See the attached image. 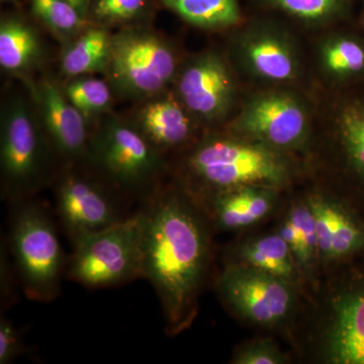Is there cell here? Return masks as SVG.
<instances>
[{"label":"cell","mask_w":364,"mask_h":364,"mask_svg":"<svg viewBox=\"0 0 364 364\" xmlns=\"http://www.w3.org/2000/svg\"><path fill=\"white\" fill-rule=\"evenodd\" d=\"M143 217L141 279L154 287L166 332L188 328L210 262L212 223L195 198L176 181L146 198Z\"/></svg>","instance_id":"1"},{"label":"cell","mask_w":364,"mask_h":364,"mask_svg":"<svg viewBox=\"0 0 364 364\" xmlns=\"http://www.w3.org/2000/svg\"><path fill=\"white\" fill-rule=\"evenodd\" d=\"M306 177L303 157L279 152L221 128L205 131L181 153L173 181L200 203L247 186L286 191Z\"/></svg>","instance_id":"2"},{"label":"cell","mask_w":364,"mask_h":364,"mask_svg":"<svg viewBox=\"0 0 364 364\" xmlns=\"http://www.w3.org/2000/svg\"><path fill=\"white\" fill-rule=\"evenodd\" d=\"M313 95L315 128L304 157L308 177L342 196L364 217V81Z\"/></svg>","instance_id":"3"},{"label":"cell","mask_w":364,"mask_h":364,"mask_svg":"<svg viewBox=\"0 0 364 364\" xmlns=\"http://www.w3.org/2000/svg\"><path fill=\"white\" fill-rule=\"evenodd\" d=\"M225 35V52L246 86H289L313 93L306 39L286 21L247 11Z\"/></svg>","instance_id":"4"},{"label":"cell","mask_w":364,"mask_h":364,"mask_svg":"<svg viewBox=\"0 0 364 364\" xmlns=\"http://www.w3.org/2000/svg\"><path fill=\"white\" fill-rule=\"evenodd\" d=\"M316 100L289 86H246L228 131L272 149L305 157L312 141Z\"/></svg>","instance_id":"5"},{"label":"cell","mask_w":364,"mask_h":364,"mask_svg":"<svg viewBox=\"0 0 364 364\" xmlns=\"http://www.w3.org/2000/svg\"><path fill=\"white\" fill-rule=\"evenodd\" d=\"M30 198L14 203L7 246L26 296L49 303L61 291L65 254L49 210Z\"/></svg>","instance_id":"6"},{"label":"cell","mask_w":364,"mask_h":364,"mask_svg":"<svg viewBox=\"0 0 364 364\" xmlns=\"http://www.w3.org/2000/svg\"><path fill=\"white\" fill-rule=\"evenodd\" d=\"M186 56L176 46L143 26H127L112 36L105 73L124 97L154 98L172 87Z\"/></svg>","instance_id":"7"},{"label":"cell","mask_w":364,"mask_h":364,"mask_svg":"<svg viewBox=\"0 0 364 364\" xmlns=\"http://www.w3.org/2000/svg\"><path fill=\"white\" fill-rule=\"evenodd\" d=\"M100 177L117 191L150 196L166 169L164 155L135 124L105 119L91 136L87 159Z\"/></svg>","instance_id":"8"},{"label":"cell","mask_w":364,"mask_h":364,"mask_svg":"<svg viewBox=\"0 0 364 364\" xmlns=\"http://www.w3.org/2000/svg\"><path fill=\"white\" fill-rule=\"evenodd\" d=\"M245 88L224 48H208L186 56L172 92L203 130L210 131L229 123Z\"/></svg>","instance_id":"9"},{"label":"cell","mask_w":364,"mask_h":364,"mask_svg":"<svg viewBox=\"0 0 364 364\" xmlns=\"http://www.w3.org/2000/svg\"><path fill=\"white\" fill-rule=\"evenodd\" d=\"M143 217L139 210L117 224L74 239L67 275L91 289L141 279Z\"/></svg>","instance_id":"10"},{"label":"cell","mask_w":364,"mask_h":364,"mask_svg":"<svg viewBox=\"0 0 364 364\" xmlns=\"http://www.w3.org/2000/svg\"><path fill=\"white\" fill-rule=\"evenodd\" d=\"M50 148L44 130L23 100L16 98L6 105L1 119L0 166L7 200H26L44 186Z\"/></svg>","instance_id":"11"},{"label":"cell","mask_w":364,"mask_h":364,"mask_svg":"<svg viewBox=\"0 0 364 364\" xmlns=\"http://www.w3.org/2000/svg\"><path fill=\"white\" fill-rule=\"evenodd\" d=\"M321 352L330 364H364V255L338 267L326 301Z\"/></svg>","instance_id":"12"},{"label":"cell","mask_w":364,"mask_h":364,"mask_svg":"<svg viewBox=\"0 0 364 364\" xmlns=\"http://www.w3.org/2000/svg\"><path fill=\"white\" fill-rule=\"evenodd\" d=\"M231 312L260 327L284 324L296 308V286L241 263L229 262L217 284Z\"/></svg>","instance_id":"13"},{"label":"cell","mask_w":364,"mask_h":364,"mask_svg":"<svg viewBox=\"0 0 364 364\" xmlns=\"http://www.w3.org/2000/svg\"><path fill=\"white\" fill-rule=\"evenodd\" d=\"M57 214L71 241L82 235L95 233L114 226L129 215H123L111 184L66 169L57 179Z\"/></svg>","instance_id":"14"},{"label":"cell","mask_w":364,"mask_h":364,"mask_svg":"<svg viewBox=\"0 0 364 364\" xmlns=\"http://www.w3.org/2000/svg\"><path fill=\"white\" fill-rule=\"evenodd\" d=\"M310 178V177H309ZM313 181L305 196L317 233L318 258L339 267L364 255V217L329 188Z\"/></svg>","instance_id":"15"},{"label":"cell","mask_w":364,"mask_h":364,"mask_svg":"<svg viewBox=\"0 0 364 364\" xmlns=\"http://www.w3.org/2000/svg\"><path fill=\"white\" fill-rule=\"evenodd\" d=\"M314 91L341 90L364 81V35L355 21L306 39Z\"/></svg>","instance_id":"16"},{"label":"cell","mask_w":364,"mask_h":364,"mask_svg":"<svg viewBox=\"0 0 364 364\" xmlns=\"http://www.w3.org/2000/svg\"><path fill=\"white\" fill-rule=\"evenodd\" d=\"M41 124L53 149L67 163L87 159L91 135L87 119L51 79L31 85Z\"/></svg>","instance_id":"17"},{"label":"cell","mask_w":364,"mask_h":364,"mask_svg":"<svg viewBox=\"0 0 364 364\" xmlns=\"http://www.w3.org/2000/svg\"><path fill=\"white\" fill-rule=\"evenodd\" d=\"M135 124L163 155L181 154L205 132L173 92L148 102L139 112Z\"/></svg>","instance_id":"18"},{"label":"cell","mask_w":364,"mask_h":364,"mask_svg":"<svg viewBox=\"0 0 364 364\" xmlns=\"http://www.w3.org/2000/svg\"><path fill=\"white\" fill-rule=\"evenodd\" d=\"M359 0H249V11L269 14L306 39L355 21Z\"/></svg>","instance_id":"19"},{"label":"cell","mask_w":364,"mask_h":364,"mask_svg":"<svg viewBox=\"0 0 364 364\" xmlns=\"http://www.w3.org/2000/svg\"><path fill=\"white\" fill-rule=\"evenodd\" d=\"M280 189L247 186L231 189L198 203L213 226L221 230H239L264 219L277 203Z\"/></svg>","instance_id":"20"},{"label":"cell","mask_w":364,"mask_h":364,"mask_svg":"<svg viewBox=\"0 0 364 364\" xmlns=\"http://www.w3.org/2000/svg\"><path fill=\"white\" fill-rule=\"evenodd\" d=\"M42 42L37 30L21 14H9L0 23V65L4 70L23 75L40 63Z\"/></svg>","instance_id":"21"},{"label":"cell","mask_w":364,"mask_h":364,"mask_svg":"<svg viewBox=\"0 0 364 364\" xmlns=\"http://www.w3.org/2000/svg\"><path fill=\"white\" fill-rule=\"evenodd\" d=\"M231 262L247 265L296 287L301 277L291 248L279 233L243 242L235 249Z\"/></svg>","instance_id":"22"},{"label":"cell","mask_w":364,"mask_h":364,"mask_svg":"<svg viewBox=\"0 0 364 364\" xmlns=\"http://www.w3.org/2000/svg\"><path fill=\"white\" fill-rule=\"evenodd\" d=\"M163 6L184 23L207 32L233 30L245 18L240 0H160Z\"/></svg>","instance_id":"23"},{"label":"cell","mask_w":364,"mask_h":364,"mask_svg":"<svg viewBox=\"0 0 364 364\" xmlns=\"http://www.w3.org/2000/svg\"><path fill=\"white\" fill-rule=\"evenodd\" d=\"M112 35L105 26H88L70 41L61 59V70L67 77L105 72L111 56Z\"/></svg>","instance_id":"24"},{"label":"cell","mask_w":364,"mask_h":364,"mask_svg":"<svg viewBox=\"0 0 364 364\" xmlns=\"http://www.w3.org/2000/svg\"><path fill=\"white\" fill-rule=\"evenodd\" d=\"M277 233L291 248L301 275L312 274L320 258L315 221L306 198L293 203Z\"/></svg>","instance_id":"25"},{"label":"cell","mask_w":364,"mask_h":364,"mask_svg":"<svg viewBox=\"0 0 364 364\" xmlns=\"http://www.w3.org/2000/svg\"><path fill=\"white\" fill-rule=\"evenodd\" d=\"M28 1L33 16L61 39H75L91 23L68 0Z\"/></svg>","instance_id":"26"},{"label":"cell","mask_w":364,"mask_h":364,"mask_svg":"<svg viewBox=\"0 0 364 364\" xmlns=\"http://www.w3.org/2000/svg\"><path fill=\"white\" fill-rule=\"evenodd\" d=\"M152 0H92L87 18L93 25L131 26L152 14Z\"/></svg>","instance_id":"27"},{"label":"cell","mask_w":364,"mask_h":364,"mask_svg":"<svg viewBox=\"0 0 364 364\" xmlns=\"http://www.w3.org/2000/svg\"><path fill=\"white\" fill-rule=\"evenodd\" d=\"M63 90L71 104L87 119L109 111L111 107V86L102 79L78 76L72 78Z\"/></svg>","instance_id":"28"},{"label":"cell","mask_w":364,"mask_h":364,"mask_svg":"<svg viewBox=\"0 0 364 364\" xmlns=\"http://www.w3.org/2000/svg\"><path fill=\"white\" fill-rule=\"evenodd\" d=\"M289 359L272 340L255 339L235 351L234 364H284Z\"/></svg>","instance_id":"29"},{"label":"cell","mask_w":364,"mask_h":364,"mask_svg":"<svg viewBox=\"0 0 364 364\" xmlns=\"http://www.w3.org/2000/svg\"><path fill=\"white\" fill-rule=\"evenodd\" d=\"M23 351V337L9 318L0 320V363H13Z\"/></svg>","instance_id":"30"},{"label":"cell","mask_w":364,"mask_h":364,"mask_svg":"<svg viewBox=\"0 0 364 364\" xmlns=\"http://www.w3.org/2000/svg\"><path fill=\"white\" fill-rule=\"evenodd\" d=\"M4 249L1 253V299L4 301H1L2 306H6L11 304V299H13L14 289L13 287V274L9 272V258H7V248Z\"/></svg>","instance_id":"31"},{"label":"cell","mask_w":364,"mask_h":364,"mask_svg":"<svg viewBox=\"0 0 364 364\" xmlns=\"http://www.w3.org/2000/svg\"><path fill=\"white\" fill-rule=\"evenodd\" d=\"M68 1L77 9L79 13L81 14V16L87 18L88 9H90V4L92 0H68Z\"/></svg>","instance_id":"32"},{"label":"cell","mask_w":364,"mask_h":364,"mask_svg":"<svg viewBox=\"0 0 364 364\" xmlns=\"http://www.w3.org/2000/svg\"><path fill=\"white\" fill-rule=\"evenodd\" d=\"M363 6H361L360 9L358 11V16H356L355 23L358 26L359 30L363 32L364 35V0H363Z\"/></svg>","instance_id":"33"},{"label":"cell","mask_w":364,"mask_h":364,"mask_svg":"<svg viewBox=\"0 0 364 364\" xmlns=\"http://www.w3.org/2000/svg\"><path fill=\"white\" fill-rule=\"evenodd\" d=\"M21 0H1L2 4H18Z\"/></svg>","instance_id":"34"},{"label":"cell","mask_w":364,"mask_h":364,"mask_svg":"<svg viewBox=\"0 0 364 364\" xmlns=\"http://www.w3.org/2000/svg\"><path fill=\"white\" fill-rule=\"evenodd\" d=\"M360 1H363V0H360Z\"/></svg>","instance_id":"35"}]
</instances>
